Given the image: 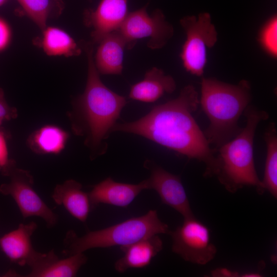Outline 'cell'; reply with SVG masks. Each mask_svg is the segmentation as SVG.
Returning <instances> with one entry per match:
<instances>
[{"mask_svg": "<svg viewBox=\"0 0 277 277\" xmlns=\"http://www.w3.org/2000/svg\"><path fill=\"white\" fill-rule=\"evenodd\" d=\"M128 13L127 0H101L95 10H86L85 21L92 29L93 42L99 43L106 35L118 30Z\"/></svg>", "mask_w": 277, "mask_h": 277, "instance_id": "obj_11", "label": "cell"}, {"mask_svg": "<svg viewBox=\"0 0 277 277\" xmlns=\"http://www.w3.org/2000/svg\"><path fill=\"white\" fill-rule=\"evenodd\" d=\"M260 41L263 47L271 55H277V18L274 15L262 28Z\"/></svg>", "mask_w": 277, "mask_h": 277, "instance_id": "obj_23", "label": "cell"}, {"mask_svg": "<svg viewBox=\"0 0 277 277\" xmlns=\"http://www.w3.org/2000/svg\"><path fill=\"white\" fill-rule=\"evenodd\" d=\"M145 7L128 13L117 30L124 38L126 48L134 47L138 39L148 37L147 46L151 49L163 47L172 37L174 29L160 9L154 10L151 15Z\"/></svg>", "mask_w": 277, "mask_h": 277, "instance_id": "obj_7", "label": "cell"}, {"mask_svg": "<svg viewBox=\"0 0 277 277\" xmlns=\"http://www.w3.org/2000/svg\"><path fill=\"white\" fill-rule=\"evenodd\" d=\"M186 35L181 57L185 69L191 74L203 75L207 62V50L214 46L217 33L209 13L188 15L180 20Z\"/></svg>", "mask_w": 277, "mask_h": 277, "instance_id": "obj_6", "label": "cell"}, {"mask_svg": "<svg viewBox=\"0 0 277 277\" xmlns=\"http://www.w3.org/2000/svg\"><path fill=\"white\" fill-rule=\"evenodd\" d=\"M16 167L15 161L8 157L6 140L4 133L0 130V171L3 175L8 176Z\"/></svg>", "mask_w": 277, "mask_h": 277, "instance_id": "obj_24", "label": "cell"}, {"mask_svg": "<svg viewBox=\"0 0 277 277\" xmlns=\"http://www.w3.org/2000/svg\"><path fill=\"white\" fill-rule=\"evenodd\" d=\"M162 248L163 242L158 234L121 246L124 255L115 262L114 268L118 272L123 273L129 269L145 267Z\"/></svg>", "mask_w": 277, "mask_h": 277, "instance_id": "obj_14", "label": "cell"}, {"mask_svg": "<svg viewBox=\"0 0 277 277\" xmlns=\"http://www.w3.org/2000/svg\"><path fill=\"white\" fill-rule=\"evenodd\" d=\"M17 111L14 107H10L6 101L3 90L0 88V125L5 121L15 118Z\"/></svg>", "mask_w": 277, "mask_h": 277, "instance_id": "obj_25", "label": "cell"}, {"mask_svg": "<svg viewBox=\"0 0 277 277\" xmlns=\"http://www.w3.org/2000/svg\"><path fill=\"white\" fill-rule=\"evenodd\" d=\"M69 136L60 127L47 125L32 132L27 140V144L36 154H57L65 148Z\"/></svg>", "mask_w": 277, "mask_h": 277, "instance_id": "obj_18", "label": "cell"}, {"mask_svg": "<svg viewBox=\"0 0 277 277\" xmlns=\"http://www.w3.org/2000/svg\"><path fill=\"white\" fill-rule=\"evenodd\" d=\"M201 92L199 103L209 121L203 132L217 149L241 131L239 120L251 100L250 84L245 80L231 84L203 77Z\"/></svg>", "mask_w": 277, "mask_h": 277, "instance_id": "obj_3", "label": "cell"}, {"mask_svg": "<svg viewBox=\"0 0 277 277\" xmlns=\"http://www.w3.org/2000/svg\"><path fill=\"white\" fill-rule=\"evenodd\" d=\"M145 189V180L132 184L116 182L108 177L94 185L88 194L93 208L100 204L125 208Z\"/></svg>", "mask_w": 277, "mask_h": 277, "instance_id": "obj_12", "label": "cell"}, {"mask_svg": "<svg viewBox=\"0 0 277 277\" xmlns=\"http://www.w3.org/2000/svg\"><path fill=\"white\" fill-rule=\"evenodd\" d=\"M52 199L58 205H62L74 218L85 222L93 209L88 193L82 190V185L70 179L57 184L54 189Z\"/></svg>", "mask_w": 277, "mask_h": 277, "instance_id": "obj_15", "label": "cell"}, {"mask_svg": "<svg viewBox=\"0 0 277 277\" xmlns=\"http://www.w3.org/2000/svg\"><path fill=\"white\" fill-rule=\"evenodd\" d=\"M243 114L246 124L232 140L216 149L219 170L216 175L220 183L231 193L246 186L255 187L258 193L265 189L255 167L253 142L258 125L269 117L265 110L250 104Z\"/></svg>", "mask_w": 277, "mask_h": 277, "instance_id": "obj_4", "label": "cell"}, {"mask_svg": "<svg viewBox=\"0 0 277 277\" xmlns=\"http://www.w3.org/2000/svg\"><path fill=\"white\" fill-rule=\"evenodd\" d=\"M275 123L269 124L264 133L266 156L263 180L265 190L277 197V131Z\"/></svg>", "mask_w": 277, "mask_h": 277, "instance_id": "obj_20", "label": "cell"}, {"mask_svg": "<svg viewBox=\"0 0 277 277\" xmlns=\"http://www.w3.org/2000/svg\"><path fill=\"white\" fill-rule=\"evenodd\" d=\"M8 176L10 182L0 186V193L13 199L23 217L37 216L44 220L47 227L55 226L58 216L34 190V179L30 172L16 167Z\"/></svg>", "mask_w": 277, "mask_h": 277, "instance_id": "obj_9", "label": "cell"}, {"mask_svg": "<svg viewBox=\"0 0 277 277\" xmlns=\"http://www.w3.org/2000/svg\"><path fill=\"white\" fill-rule=\"evenodd\" d=\"M37 228L32 221L20 224L18 227L0 238V248L9 260L20 266H29L38 251L34 249L31 237Z\"/></svg>", "mask_w": 277, "mask_h": 277, "instance_id": "obj_13", "label": "cell"}, {"mask_svg": "<svg viewBox=\"0 0 277 277\" xmlns=\"http://www.w3.org/2000/svg\"><path fill=\"white\" fill-rule=\"evenodd\" d=\"M168 226L159 217L156 210H150L143 215L133 217L107 228L89 231L79 236L68 231L64 239L63 253L71 255L95 248L123 246L148 236L169 234Z\"/></svg>", "mask_w": 277, "mask_h": 277, "instance_id": "obj_5", "label": "cell"}, {"mask_svg": "<svg viewBox=\"0 0 277 277\" xmlns=\"http://www.w3.org/2000/svg\"><path fill=\"white\" fill-rule=\"evenodd\" d=\"M169 234L172 239V251L185 261L205 265L216 254L209 228L194 216L184 218L182 224L170 231Z\"/></svg>", "mask_w": 277, "mask_h": 277, "instance_id": "obj_8", "label": "cell"}, {"mask_svg": "<svg viewBox=\"0 0 277 277\" xmlns=\"http://www.w3.org/2000/svg\"><path fill=\"white\" fill-rule=\"evenodd\" d=\"M88 75L84 92L73 103L69 114L74 133L84 137L92 158L105 152L107 139L127 104L125 97L113 92L102 82L95 66L91 43L84 44Z\"/></svg>", "mask_w": 277, "mask_h": 277, "instance_id": "obj_2", "label": "cell"}, {"mask_svg": "<svg viewBox=\"0 0 277 277\" xmlns=\"http://www.w3.org/2000/svg\"><path fill=\"white\" fill-rule=\"evenodd\" d=\"M11 30L8 24L0 17V52L9 45L11 39Z\"/></svg>", "mask_w": 277, "mask_h": 277, "instance_id": "obj_26", "label": "cell"}, {"mask_svg": "<svg viewBox=\"0 0 277 277\" xmlns=\"http://www.w3.org/2000/svg\"><path fill=\"white\" fill-rule=\"evenodd\" d=\"M40 45L49 56H77L82 50L75 40L65 30L56 27H46L43 30Z\"/></svg>", "mask_w": 277, "mask_h": 277, "instance_id": "obj_19", "label": "cell"}, {"mask_svg": "<svg viewBox=\"0 0 277 277\" xmlns=\"http://www.w3.org/2000/svg\"><path fill=\"white\" fill-rule=\"evenodd\" d=\"M84 252L77 253L65 259L58 256L51 261L33 277H73L87 261Z\"/></svg>", "mask_w": 277, "mask_h": 277, "instance_id": "obj_21", "label": "cell"}, {"mask_svg": "<svg viewBox=\"0 0 277 277\" xmlns=\"http://www.w3.org/2000/svg\"><path fill=\"white\" fill-rule=\"evenodd\" d=\"M199 104L197 92L193 86L188 85L177 97L154 107L140 119L117 123L112 132L142 136L189 159L203 163L205 177L216 176L219 170L216 149L210 147L193 116Z\"/></svg>", "mask_w": 277, "mask_h": 277, "instance_id": "obj_1", "label": "cell"}, {"mask_svg": "<svg viewBox=\"0 0 277 277\" xmlns=\"http://www.w3.org/2000/svg\"><path fill=\"white\" fill-rule=\"evenodd\" d=\"M173 77L166 74L161 69L153 67L145 73L143 80L131 86L129 97L145 103H153L166 93L176 89Z\"/></svg>", "mask_w": 277, "mask_h": 277, "instance_id": "obj_16", "label": "cell"}, {"mask_svg": "<svg viewBox=\"0 0 277 277\" xmlns=\"http://www.w3.org/2000/svg\"><path fill=\"white\" fill-rule=\"evenodd\" d=\"M27 15L42 30L47 27L51 0H17Z\"/></svg>", "mask_w": 277, "mask_h": 277, "instance_id": "obj_22", "label": "cell"}, {"mask_svg": "<svg viewBox=\"0 0 277 277\" xmlns=\"http://www.w3.org/2000/svg\"><path fill=\"white\" fill-rule=\"evenodd\" d=\"M126 42L118 30L106 35L99 43L94 64L100 74H121Z\"/></svg>", "mask_w": 277, "mask_h": 277, "instance_id": "obj_17", "label": "cell"}, {"mask_svg": "<svg viewBox=\"0 0 277 277\" xmlns=\"http://www.w3.org/2000/svg\"><path fill=\"white\" fill-rule=\"evenodd\" d=\"M7 0H0V6L3 5L4 3L7 2Z\"/></svg>", "mask_w": 277, "mask_h": 277, "instance_id": "obj_27", "label": "cell"}, {"mask_svg": "<svg viewBox=\"0 0 277 277\" xmlns=\"http://www.w3.org/2000/svg\"><path fill=\"white\" fill-rule=\"evenodd\" d=\"M144 164L150 171L149 177L145 180L146 189L155 190L163 203L177 211L184 219L194 216L180 176L150 161Z\"/></svg>", "mask_w": 277, "mask_h": 277, "instance_id": "obj_10", "label": "cell"}]
</instances>
